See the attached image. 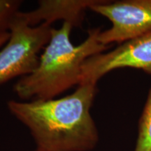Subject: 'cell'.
Instances as JSON below:
<instances>
[{
    "mask_svg": "<svg viewBox=\"0 0 151 151\" xmlns=\"http://www.w3.org/2000/svg\"><path fill=\"white\" fill-rule=\"evenodd\" d=\"M33 151H43V150H39V149H38V148H36L35 150H33Z\"/></svg>",
    "mask_w": 151,
    "mask_h": 151,
    "instance_id": "obj_10",
    "label": "cell"
},
{
    "mask_svg": "<svg viewBox=\"0 0 151 151\" xmlns=\"http://www.w3.org/2000/svg\"><path fill=\"white\" fill-rule=\"evenodd\" d=\"M90 9L106 17L112 24L98 36L99 42L106 46L120 44L151 31V0H99Z\"/></svg>",
    "mask_w": 151,
    "mask_h": 151,
    "instance_id": "obj_4",
    "label": "cell"
},
{
    "mask_svg": "<svg viewBox=\"0 0 151 151\" xmlns=\"http://www.w3.org/2000/svg\"><path fill=\"white\" fill-rule=\"evenodd\" d=\"M97 92V83H83L72 94L60 99L10 100L7 107L28 128L39 150L90 151L99 141L90 113Z\"/></svg>",
    "mask_w": 151,
    "mask_h": 151,
    "instance_id": "obj_1",
    "label": "cell"
},
{
    "mask_svg": "<svg viewBox=\"0 0 151 151\" xmlns=\"http://www.w3.org/2000/svg\"><path fill=\"white\" fill-rule=\"evenodd\" d=\"M99 0H41L39 6L29 12H19L18 16L30 26L41 23L52 24L58 20L71 23L73 27H81L88 9Z\"/></svg>",
    "mask_w": 151,
    "mask_h": 151,
    "instance_id": "obj_6",
    "label": "cell"
},
{
    "mask_svg": "<svg viewBox=\"0 0 151 151\" xmlns=\"http://www.w3.org/2000/svg\"><path fill=\"white\" fill-rule=\"evenodd\" d=\"M9 38H10V32H5L0 35V48L4 46L8 41Z\"/></svg>",
    "mask_w": 151,
    "mask_h": 151,
    "instance_id": "obj_9",
    "label": "cell"
},
{
    "mask_svg": "<svg viewBox=\"0 0 151 151\" xmlns=\"http://www.w3.org/2000/svg\"><path fill=\"white\" fill-rule=\"evenodd\" d=\"M125 67L141 69L151 75V31L120 43L110 52L87 59L81 68L80 84L97 83L110 71Z\"/></svg>",
    "mask_w": 151,
    "mask_h": 151,
    "instance_id": "obj_5",
    "label": "cell"
},
{
    "mask_svg": "<svg viewBox=\"0 0 151 151\" xmlns=\"http://www.w3.org/2000/svg\"><path fill=\"white\" fill-rule=\"evenodd\" d=\"M52 29L46 23L30 26L16 14L9 28L10 38L0 50V85L35 71L39 53L48 43Z\"/></svg>",
    "mask_w": 151,
    "mask_h": 151,
    "instance_id": "obj_3",
    "label": "cell"
},
{
    "mask_svg": "<svg viewBox=\"0 0 151 151\" xmlns=\"http://www.w3.org/2000/svg\"><path fill=\"white\" fill-rule=\"evenodd\" d=\"M73 27L69 22H63L59 29L52 28L51 37L40 55L37 69L14 85V92L20 99H55L73 86H78L84 62L110 47L98 40L101 31L99 27L89 30L85 41L74 46L70 40Z\"/></svg>",
    "mask_w": 151,
    "mask_h": 151,
    "instance_id": "obj_2",
    "label": "cell"
},
{
    "mask_svg": "<svg viewBox=\"0 0 151 151\" xmlns=\"http://www.w3.org/2000/svg\"><path fill=\"white\" fill-rule=\"evenodd\" d=\"M22 4L18 0H0V35L9 32L12 20Z\"/></svg>",
    "mask_w": 151,
    "mask_h": 151,
    "instance_id": "obj_8",
    "label": "cell"
},
{
    "mask_svg": "<svg viewBox=\"0 0 151 151\" xmlns=\"http://www.w3.org/2000/svg\"><path fill=\"white\" fill-rule=\"evenodd\" d=\"M134 151H151V88L139 119Z\"/></svg>",
    "mask_w": 151,
    "mask_h": 151,
    "instance_id": "obj_7",
    "label": "cell"
}]
</instances>
